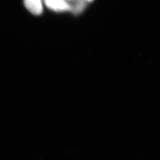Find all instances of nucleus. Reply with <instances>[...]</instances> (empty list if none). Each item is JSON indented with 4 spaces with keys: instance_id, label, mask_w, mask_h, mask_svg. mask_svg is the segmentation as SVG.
<instances>
[{
    "instance_id": "1",
    "label": "nucleus",
    "mask_w": 160,
    "mask_h": 160,
    "mask_svg": "<svg viewBox=\"0 0 160 160\" xmlns=\"http://www.w3.org/2000/svg\"><path fill=\"white\" fill-rule=\"evenodd\" d=\"M46 6L55 12H66L71 10V7L67 0H45Z\"/></svg>"
},
{
    "instance_id": "2",
    "label": "nucleus",
    "mask_w": 160,
    "mask_h": 160,
    "mask_svg": "<svg viewBox=\"0 0 160 160\" xmlns=\"http://www.w3.org/2000/svg\"><path fill=\"white\" fill-rule=\"evenodd\" d=\"M26 8L34 15H40L43 12L42 0H24Z\"/></svg>"
},
{
    "instance_id": "3",
    "label": "nucleus",
    "mask_w": 160,
    "mask_h": 160,
    "mask_svg": "<svg viewBox=\"0 0 160 160\" xmlns=\"http://www.w3.org/2000/svg\"><path fill=\"white\" fill-rule=\"evenodd\" d=\"M87 2H92L93 0H86Z\"/></svg>"
}]
</instances>
